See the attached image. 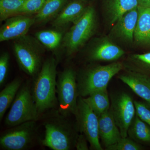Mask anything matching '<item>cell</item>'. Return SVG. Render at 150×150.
I'll use <instances>...</instances> for the list:
<instances>
[{
    "instance_id": "6da1fadb",
    "label": "cell",
    "mask_w": 150,
    "mask_h": 150,
    "mask_svg": "<svg viewBox=\"0 0 150 150\" xmlns=\"http://www.w3.org/2000/svg\"><path fill=\"white\" fill-rule=\"evenodd\" d=\"M45 135L41 144L53 150H70L75 147L79 132L76 124L54 108L43 114Z\"/></svg>"
},
{
    "instance_id": "7a4b0ae2",
    "label": "cell",
    "mask_w": 150,
    "mask_h": 150,
    "mask_svg": "<svg viewBox=\"0 0 150 150\" xmlns=\"http://www.w3.org/2000/svg\"><path fill=\"white\" fill-rule=\"evenodd\" d=\"M58 62L53 57L46 59L31 85V93L40 117L49 110L56 108L58 105L56 94Z\"/></svg>"
},
{
    "instance_id": "3957f363",
    "label": "cell",
    "mask_w": 150,
    "mask_h": 150,
    "mask_svg": "<svg viewBox=\"0 0 150 150\" xmlns=\"http://www.w3.org/2000/svg\"><path fill=\"white\" fill-rule=\"evenodd\" d=\"M124 69V64L121 62L88 66L77 74L79 96L87 97L93 92L107 88L111 79Z\"/></svg>"
},
{
    "instance_id": "277c9868",
    "label": "cell",
    "mask_w": 150,
    "mask_h": 150,
    "mask_svg": "<svg viewBox=\"0 0 150 150\" xmlns=\"http://www.w3.org/2000/svg\"><path fill=\"white\" fill-rule=\"evenodd\" d=\"M96 12L92 6H87L83 14L65 33L63 47L68 56L76 53L94 34L97 24Z\"/></svg>"
},
{
    "instance_id": "5b68a950",
    "label": "cell",
    "mask_w": 150,
    "mask_h": 150,
    "mask_svg": "<svg viewBox=\"0 0 150 150\" xmlns=\"http://www.w3.org/2000/svg\"><path fill=\"white\" fill-rule=\"evenodd\" d=\"M36 38L27 35L15 40L13 50L19 67L25 74L34 78L42 65L44 49Z\"/></svg>"
},
{
    "instance_id": "8992f818",
    "label": "cell",
    "mask_w": 150,
    "mask_h": 150,
    "mask_svg": "<svg viewBox=\"0 0 150 150\" xmlns=\"http://www.w3.org/2000/svg\"><path fill=\"white\" fill-rule=\"evenodd\" d=\"M40 117L31 93V85L28 82L22 85L6 116L5 125L10 128L27 121H37Z\"/></svg>"
},
{
    "instance_id": "52a82bcc",
    "label": "cell",
    "mask_w": 150,
    "mask_h": 150,
    "mask_svg": "<svg viewBox=\"0 0 150 150\" xmlns=\"http://www.w3.org/2000/svg\"><path fill=\"white\" fill-rule=\"evenodd\" d=\"M58 110L62 115L69 117L74 115L79 97L77 74L68 67L59 74L56 84Z\"/></svg>"
},
{
    "instance_id": "ba28073f",
    "label": "cell",
    "mask_w": 150,
    "mask_h": 150,
    "mask_svg": "<svg viewBox=\"0 0 150 150\" xmlns=\"http://www.w3.org/2000/svg\"><path fill=\"white\" fill-rule=\"evenodd\" d=\"M36 121H27L4 131L0 137L1 149L25 150L32 147L37 137L38 126Z\"/></svg>"
},
{
    "instance_id": "9c48e42d",
    "label": "cell",
    "mask_w": 150,
    "mask_h": 150,
    "mask_svg": "<svg viewBox=\"0 0 150 150\" xmlns=\"http://www.w3.org/2000/svg\"><path fill=\"white\" fill-rule=\"evenodd\" d=\"M74 115L79 132L87 139L91 149L103 150L99 141L98 116L85 101L79 96L76 110Z\"/></svg>"
},
{
    "instance_id": "30bf717a",
    "label": "cell",
    "mask_w": 150,
    "mask_h": 150,
    "mask_svg": "<svg viewBox=\"0 0 150 150\" xmlns=\"http://www.w3.org/2000/svg\"><path fill=\"white\" fill-rule=\"evenodd\" d=\"M110 105V110L122 137H127L129 127L136 115L133 98L126 93H121L111 97Z\"/></svg>"
},
{
    "instance_id": "8fae6325",
    "label": "cell",
    "mask_w": 150,
    "mask_h": 150,
    "mask_svg": "<svg viewBox=\"0 0 150 150\" xmlns=\"http://www.w3.org/2000/svg\"><path fill=\"white\" fill-rule=\"evenodd\" d=\"M124 54L122 48L110 38L105 37L95 41L88 51L87 59L91 62H113L120 59Z\"/></svg>"
},
{
    "instance_id": "7c38bea8",
    "label": "cell",
    "mask_w": 150,
    "mask_h": 150,
    "mask_svg": "<svg viewBox=\"0 0 150 150\" xmlns=\"http://www.w3.org/2000/svg\"><path fill=\"white\" fill-rule=\"evenodd\" d=\"M35 23L34 18L18 14L8 18L0 28V41L15 40L27 35Z\"/></svg>"
},
{
    "instance_id": "4fadbf2b",
    "label": "cell",
    "mask_w": 150,
    "mask_h": 150,
    "mask_svg": "<svg viewBox=\"0 0 150 150\" xmlns=\"http://www.w3.org/2000/svg\"><path fill=\"white\" fill-rule=\"evenodd\" d=\"M138 6L124 14L112 25L110 31L112 37L125 43H131L134 41L139 17Z\"/></svg>"
},
{
    "instance_id": "5bb4252c",
    "label": "cell",
    "mask_w": 150,
    "mask_h": 150,
    "mask_svg": "<svg viewBox=\"0 0 150 150\" xmlns=\"http://www.w3.org/2000/svg\"><path fill=\"white\" fill-rule=\"evenodd\" d=\"M118 79L150 105V77L131 70L119 75Z\"/></svg>"
},
{
    "instance_id": "9a60e30c",
    "label": "cell",
    "mask_w": 150,
    "mask_h": 150,
    "mask_svg": "<svg viewBox=\"0 0 150 150\" xmlns=\"http://www.w3.org/2000/svg\"><path fill=\"white\" fill-rule=\"evenodd\" d=\"M100 138L105 148L118 142L122 138L110 109L98 116Z\"/></svg>"
},
{
    "instance_id": "2e32d148",
    "label": "cell",
    "mask_w": 150,
    "mask_h": 150,
    "mask_svg": "<svg viewBox=\"0 0 150 150\" xmlns=\"http://www.w3.org/2000/svg\"><path fill=\"white\" fill-rule=\"evenodd\" d=\"M86 7L85 1L82 0L70 1L52 20V25L57 29H63L77 20L83 13Z\"/></svg>"
},
{
    "instance_id": "e0dca14e",
    "label": "cell",
    "mask_w": 150,
    "mask_h": 150,
    "mask_svg": "<svg viewBox=\"0 0 150 150\" xmlns=\"http://www.w3.org/2000/svg\"><path fill=\"white\" fill-rule=\"evenodd\" d=\"M106 21L112 26L129 11L139 6L137 0H102Z\"/></svg>"
},
{
    "instance_id": "ac0fdd59",
    "label": "cell",
    "mask_w": 150,
    "mask_h": 150,
    "mask_svg": "<svg viewBox=\"0 0 150 150\" xmlns=\"http://www.w3.org/2000/svg\"><path fill=\"white\" fill-rule=\"evenodd\" d=\"M139 17L134 41L142 46H150V8L139 6Z\"/></svg>"
},
{
    "instance_id": "d6986e66",
    "label": "cell",
    "mask_w": 150,
    "mask_h": 150,
    "mask_svg": "<svg viewBox=\"0 0 150 150\" xmlns=\"http://www.w3.org/2000/svg\"><path fill=\"white\" fill-rule=\"evenodd\" d=\"M64 35L63 29L55 28L38 31L35 33V37L43 46L57 56Z\"/></svg>"
},
{
    "instance_id": "ffe728a7",
    "label": "cell",
    "mask_w": 150,
    "mask_h": 150,
    "mask_svg": "<svg viewBox=\"0 0 150 150\" xmlns=\"http://www.w3.org/2000/svg\"><path fill=\"white\" fill-rule=\"evenodd\" d=\"M70 0H46L42 9L35 14V23H45L53 20Z\"/></svg>"
},
{
    "instance_id": "44dd1931",
    "label": "cell",
    "mask_w": 150,
    "mask_h": 150,
    "mask_svg": "<svg viewBox=\"0 0 150 150\" xmlns=\"http://www.w3.org/2000/svg\"><path fill=\"white\" fill-rule=\"evenodd\" d=\"M22 85L21 78L15 79L8 84L0 93V120L1 121L6 111L15 98Z\"/></svg>"
},
{
    "instance_id": "7402d4cb",
    "label": "cell",
    "mask_w": 150,
    "mask_h": 150,
    "mask_svg": "<svg viewBox=\"0 0 150 150\" xmlns=\"http://www.w3.org/2000/svg\"><path fill=\"white\" fill-rule=\"evenodd\" d=\"M83 98L98 116L110 109V102L107 88L93 92L87 98Z\"/></svg>"
},
{
    "instance_id": "603a6c76",
    "label": "cell",
    "mask_w": 150,
    "mask_h": 150,
    "mask_svg": "<svg viewBox=\"0 0 150 150\" xmlns=\"http://www.w3.org/2000/svg\"><path fill=\"white\" fill-rule=\"evenodd\" d=\"M128 135L137 143H150V126L136 115L128 130Z\"/></svg>"
},
{
    "instance_id": "cb8c5ba5",
    "label": "cell",
    "mask_w": 150,
    "mask_h": 150,
    "mask_svg": "<svg viewBox=\"0 0 150 150\" xmlns=\"http://www.w3.org/2000/svg\"><path fill=\"white\" fill-rule=\"evenodd\" d=\"M124 69L142 73L150 77V52L134 54L129 58V64Z\"/></svg>"
},
{
    "instance_id": "d4e9b609",
    "label": "cell",
    "mask_w": 150,
    "mask_h": 150,
    "mask_svg": "<svg viewBox=\"0 0 150 150\" xmlns=\"http://www.w3.org/2000/svg\"><path fill=\"white\" fill-rule=\"evenodd\" d=\"M26 0H0V21L20 14Z\"/></svg>"
},
{
    "instance_id": "484cf974",
    "label": "cell",
    "mask_w": 150,
    "mask_h": 150,
    "mask_svg": "<svg viewBox=\"0 0 150 150\" xmlns=\"http://www.w3.org/2000/svg\"><path fill=\"white\" fill-rule=\"evenodd\" d=\"M106 149L108 150H141L143 148L139 143L127 137H122L118 142Z\"/></svg>"
},
{
    "instance_id": "4316f807",
    "label": "cell",
    "mask_w": 150,
    "mask_h": 150,
    "mask_svg": "<svg viewBox=\"0 0 150 150\" xmlns=\"http://www.w3.org/2000/svg\"><path fill=\"white\" fill-rule=\"evenodd\" d=\"M46 0H26L21 11L20 14L29 16L36 14L40 11Z\"/></svg>"
},
{
    "instance_id": "83f0119b",
    "label": "cell",
    "mask_w": 150,
    "mask_h": 150,
    "mask_svg": "<svg viewBox=\"0 0 150 150\" xmlns=\"http://www.w3.org/2000/svg\"><path fill=\"white\" fill-rule=\"evenodd\" d=\"M136 115L150 126V105L147 103L134 101Z\"/></svg>"
},
{
    "instance_id": "f1b7e54d",
    "label": "cell",
    "mask_w": 150,
    "mask_h": 150,
    "mask_svg": "<svg viewBox=\"0 0 150 150\" xmlns=\"http://www.w3.org/2000/svg\"><path fill=\"white\" fill-rule=\"evenodd\" d=\"M10 55L7 52H4L0 56V85L5 83L8 75L9 67Z\"/></svg>"
},
{
    "instance_id": "f546056e",
    "label": "cell",
    "mask_w": 150,
    "mask_h": 150,
    "mask_svg": "<svg viewBox=\"0 0 150 150\" xmlns=\"http://www.w3.org/2000/svg\"><path fill=\"white\" fill-rule=\"evenodd\" d=\"M87 142L88 141L86 136L81 133L77 137L75 148L77 150H88L89 148Z\"/></svg>"
},
{
    "instance_id": "4dcf8cb0",
    "label": "cell",
    "mask_w": 150,
    "mask_h": 150,
    "mask_svg": "<svg viewBox=\"0 0 150 150\" xmlns=\"http://www.w3.org/2000/svg\"><path fill=\"white\" fill-rule=\"evenodd\" d=\"M139 6L143 7L150 8V0H137Z\"/></svg>"
},
{
    "instance_id": "1f68e13d",
    "label": "cell",
    "mask_w": 150,
    "mask_h": 150,
    "mask_svg": "<svg viewBox=\"0 0 150 150\" xmlns=\"http://www.w3.org/2000/svg\"><path fill=\"white\" fill-rule=\"evenodd\" d=\"M82 1H84L85 2L86 1H88V0H82Z\"/></svg>"
}]
</instances>
